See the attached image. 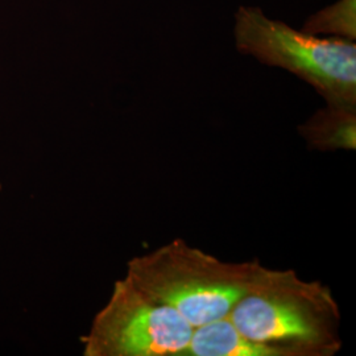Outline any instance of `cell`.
<instances>
[{
	"mask_svg": "<svg viewBox=\"0 0 356 356\" xmlns=\"http://www.w3.org/2000/svg\"><path fill=\"white\" fill-rule=\"evenodd\" d=\"M263 269L257 259L223 261L177 238L131 259L126 276L156 301L173 307L195 329L229 316L256 285Z\"/></svg>",
	"mask_w": 356,
	"mask_h": 356,
	"instance_id": "obj_2",
	"label": "cell"
},
{
	"mask_svg": "<svg viewBox=\"0 0 356 356\" xmlns=\"http://www.w3.org/2000/svg\"><path fill=\"white\" fill-rule=\"evenodd\" d=\"M236 329L276 356H334L342 350L341 309L330 286L294 269H263L229 314Z\"/></svg>",
	"mask_w": 356,
	"mask_h": 356,
	"instance_id": "obj_1",
	"label": "cell"
},
{
	"mask_svg": "<svg viewBox=\"0 0 356 356\" xmlns=\"http://www.w3.org/2000/svg\"><path fill=\"white\" fill-rule=\"evenodd\" d=\"M235 44L242 54L281 67L317 90L326 104L356 108V45L318 38L267 17L257 7L235 13Z\"/></svg>",
	"mask_w": 356,
	"mask_h": 356,
	"instance_id": "obj_3",
	"label": "cell"
},
{
	"mask_svg": "<svg viewBox=\"0 0 356 356\" xmlns=\"http://www.w3.org/2000/svg\"><path fill=\"white\" fill-rule=\"evenodd\" d=\"M194 327L124 276L81 338L85 356H182Z\"/></svg>",
	"mask_w": 356,
	"mask_h": 356,
	"instance_id": "obj_4",
	"label": "cell"
},
{
	"mask_svg": "<svg viewBox=\"0 0 356 356\" xmlns=\"http://www.w3.org/2000/svg\"><path fill=\"white\" fill-rule=\"evenodd\" d=\"M182 356H276L263 344L247 338L229 316L207 322L191 332Z\"/></svg>",
	"mask_w": 356,
	"mask_h": 356,
	"instance_id": "obj_6",
	"label": "cell"
},
{
	"mask_svg": "<svg viewBox=\"0 0 356 356\" xmlns=\"http://www.w3.org/2000/svg\"><path fill=\"white\" fill-rule=\"evenodd\" d=\"M0 191H1V182H0Z\"/></svg>",
	"mask_w": 356,
	"mask_h": 356,
	"instance_id": "obj_8",
	"label": "cell"
},
{
	"mask_svg": "<svg viewBox=\"0 0 356 356\" xmlns=\"http://www.w3.org/2000/svg\"><path fill=\"white\" fill-rule=\"evenodd\" d=\"M298 132L313 151H355L356 108L326 104L301 124Z\"/></svg>",
	"mask_w": 356,
	"mask_h": 356,
	"instance_id": "obj_5",
	"label": "cell"
},
{
	"mask_svg": "<svg viewBox=\"0 0 356 356\" xmlns=\"http://www.w3.org/2000/svg\"><path fill=\"white\" fill-rule=\"evenodd\" d=\"M302 31L312 35H332L350 41L356 38V0H338L312 15Z\"/></svg>",
	"mask_w": 356,
	"mask_h": 356,
	"instance_id": "obj_7",
	"label": "cell"
}]
</instances>
